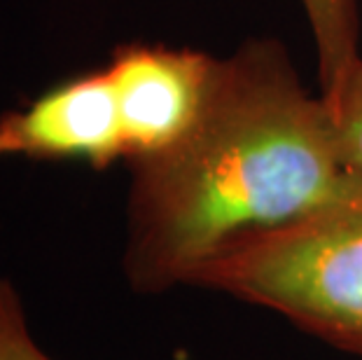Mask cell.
<instances>
[{
  "instance_id": "cell-1",
  "label": "cell",
  "mask_w": 362,
  "mask_h": 360,
  "mask_svg": "<svg viewBox=\"0 0 362 360\" xmlns=\"http://www.w3.org/2000/svg\"><path fill=\"white\" fill-rule=\"evenodd\" d=\"M122 269L136 293L192 286L215 257L353 194L327 108L290 52L252 37L218 57L206 105L168 150L129 164Z\"/></svg>"
},
{
  "instance_id": "cell-2",
  "label": "cell",
  "mask_w": 362,
  "mask_h": 360,
  "mask_svg": "<svg viewBox=\"0 0 362 360\" xmlns=\"http://www.w3.org/2000/svg\"><path fill=\"white\" fill-rule=\"evenodd\" d=\"M194 288L272 311L362 358V187L236 241L199 274Z\"/></svg>"
},
{
  "instance_id": "cell-3",
  "label": "cell",
  "mask_w": 362,
  "mask_h": 360,
  "mask_svg": "<svg viewBox=\"0 0 362 360\" xmlns=\"http://www.w3.org/2000/svg\"><path fill=\"white\" fill-rule=\"evenodd\" d=\"M218 57L202 50L129 42L105 71L117 96L127 164L155 157L194 127L211 91Z\"/></svg>"
},
{
  "instance_id": "cell-4",
  "label": "cell",
  "mask_w": 362,
  "mask_h": 360,
  "mask_svg": "<svg viewBox=\"0 0 362 360\" xmlns=\"http://www.w3.org/2000/svg\"><path fill=\"white\" fill-rule=\"evenodd\" d=\"M0 157L84 162L94 168L127 162L119 105L105 66L54 84L24 108L0 115Z\"/></svg>"
},
{
  "instance_id": "cell-5",
  "label": "cell",
  "mask_w": 362,
  "mask_h": 360,
  "mask_svg": "<svg viewBox=\"0 0 362 360\" xmlns=\"http://www.w3.org/2000/svg\"><path fill=\"white\" fill-rule=\"evenodd\" d=\"M318 59L320 94H329L360 54L358 0H299Z\"/></svg>"
},
{
  "instance_id": "cell-6",
  "label": "cell",
  "mask_w": 362,
  "mask_h": 360,
  "mask_svg": "<svg viewBox=\"0 0 362 360\" xmlns=\"http://www.w3.org/2000/svg\"><path fill=\"white\" fill-rule=\"evenodd\" d=\"M337 155L346 173L362 182V57H358L329 94L322 96Z\"/></svg>"
},
{
  "instance_id": "cell-7",
  "label": "cell",
  "mask_w": 362,
  "mask_h": 360,
  "mask_svg": "<svg viewBox=\"0 0 362 360\" xmlns=\"http://www.w3.org/2000/svg\"><path fill=\"white\" fill-rule=\"evenodd\" d=\"M0 360H52L37 347L24 302L7 279H0Z\"/></svg>"
}]
</instances>
